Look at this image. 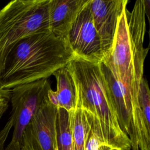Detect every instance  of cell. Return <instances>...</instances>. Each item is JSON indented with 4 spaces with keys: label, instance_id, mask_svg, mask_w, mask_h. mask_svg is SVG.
<instances>
[{
    "label": "cell",
    "instance_id": "1",
    "mask_svg": "<svg viewBox=\"0 0 150 150\" xmlns=\"http://www.w3.org/2000/svg\"><path fill=\"white\" fill-rule=\"evenodd\" d=\"M67 67L76 86V107L84 111L91 127L105 144L120 150H131L130 140L119 125L101 62L74 55Z\"/></svg>",
    "mask_w": 150,
    "mask_h": 150
},
{
    "label": "cell",
    "instance_id": "2",
    "mask_svg": "<svg viewBox=\"0 0 150 150\" xmlns=\"http://www.w3.org/2000/svg\"><path fill=\"white\" fill-rule=\"evenodd\" d=\"M74 56L69 45L50 30L25 37L8 52L0 70L5 90L44 79L67 65Z\"/></svg>",
    "mask_w": 150,
    "mask_h": 150
},
{
    "label": "cell",
    "instance_id": "3",
    "mask_svg": "<svg viewBox=\"0 0 150 150\" xmlns=\"http://www.w3.org/2000/svg\"><path fill=\"white\" fill-rule=\"evenodd\" d=\"M145 18V0L137 1L131 12L125 6L118 17L111 47L102 60L117 79L138 90L149 50L144 47Z\"/></svg>",
    "mask_w": 150,
    "mask_h": 150
},
{
    "label": "cell",
    "instance_id": "4",
    "mask_svg": "<svg viewBox=\"0 0 150 150\" xmlns=\"http://www.w3.org/2000/svg\"><path fill=\"white\" fill-rule=\"evenodd\" d=\"M49 0H14L0 10V70L12 46L19 40L50 30Z\"/></svg>",
    "mask_w": 150,
    "mask_h": 150
},
{
    "label": "cell",
    "instance_id": "5",
    "mask_svg": "<svg viewBox=\"0 0 150 150\" xmlns=\"http://www.w3.org/2000/svg\"><path fill=\"white\" fill-rule=\"evenodd\" d=\"M121 129L129 138L131 150H150V124L142 113L138 100L139 90L117 79L101 62Z\"/></svg>",
    "mask_w": 150,
    "mask_h": 150
},
{
    "label": "cell",
    "instance_id": "6",
    "mask_svg": "<svg viewBox=\"0 0 150 150\" xmlns=\"http://www.w3.org/2000/svg\"><path fill=\"white\" fill-rule=\"evenodd\" d=\"M50 81L44 79L16 86L11 90L10 118L13 131L11 141L21 144L23 133L34 115L47 98Z\"/></svg>",
    "mask_w": 150,
    "mask_h": 150
},
{
    "label": "cell",
    "instance_id": "7",
    "mask_svg": "<svg viewBox=\"0 0 150 150\" xmlns=\"http://www.w3.org/2000/svg\"><path fill=\"white\" fill-rule=\"evenodd\" d=\"M57 108L47 98L33 117L22 135L23 150H57Z\"/></svg>",
    "mask_w": 150,
    "mask_h": 150
},
{
    "label": "cell",
    "instance_id": "8",
    "mask_svg": "<svg viewBox=\"0 0 150 150\" xmlns=\"http://www.w3.org/2000/svg\"><path fill=\"white\" fill-rule=\"evenodd\" d=\"M88 1L70 29L68 43L74 56L88 60L102 62L104 56L101 42Z\"/></svg>",
    "mask_w": 150,
    "mask_h": 150
},
{
    "label": "cell",
    "instance_id": "9",
    "mask_svg": "<svg viewBox=\"0 0 150 150\" xmlns=\"http://www.w3.org/2000/svg\"><path fill=\"white\" fill-rule=\"evenodd\" d=\"M127 3V0L88 1L96 29L100 37L104 57L112 45L118 17Z\"/></svg>",
    "mask_w": 150,
    "mask_h": 150
},
{
    "label": "cell",
    "instance_id": "10",
    "mask_svg": "<svg viewBox=\"0 0 150 150\" xmlns=\"http://www.w3.org/2000/svg\"><path fill=\"white\" fill-rule=\"evenodd\" d=\"M88 0H49L48 5L50 31L68 43L70 29Z\"/></svg>",
    "mask_w": 150,
    "mask_h": 150
},
{
    "label": "cell",
    "instance_id": "11",
    "mask_svg": "<svg viewBox=\"0 0 150 150\" xmlns=\"http://www.w3.org/2000/svg\"><path fill=\"white\" fill-rule=\"evenodd\" d=\"M53 75L57 82L56 91L50 89L47 93L49 101L57 108H63L67 112L76 108V91L72 76L67 66L62 67Z\"/></svg>",
    "mask_w": 150,
    "mask_h": 150
},
{
    "label": "cell",
    "instance_id": "12",
    "mask_svg": "<svg viewBox=\"0 0 150 150\" xmlns=\"http://www.w3.org/2000/svg\"><path fill=\"white\" fill-rule=\"evenodd\" d=\"M71 130L73 150H85L91 129V121L83 110L76 107L68 112Z\"/></svg>",
    "mask_w": 150,
    "mask_h": 150
},
{
    "label": "cell",
    "instance_id": "13",
    "mask_svg": "<svg viewBox=\"0 0 150 150\" xmlns=\"http://www.w3.org/2000/svg\"><path fill=\"white\" fill-rule=\"evenodd\" d=\"M56 132L57 150H73L72 134L69 124V113L63 108H57Z\"/></svg>",
    "mask_w": 150,
    "mask_h": 150
},
{
    "label": "cell",
    "instance_id": "14",
    "mask_svg": "<svg viewBox=\"0 0 150 150\" xmlns=\"http://www.w3.org/2000/svg\"><path fill=\"white\" fill-rule=\"evenodd\" d=\"M138 100L144 118L150 124V91L147 80L144 77L141 79L139 84Z\"/></svg>",
    "mask_w": 150,
    "mask_h": 150
},
{
    "label": "cell",
    "instance_id": "15",
    "mask_svg": "<svg viewBox=\"0 0 150 150\" xmlns=\"http://www.w3.org/2000/svg\"><path fill=\"white\" fill-rule=\"evenodd\" d=\"M113 147L104 143L98 134L91 127L85 150H111Z\"/></svg>",
    "mask_w": 150,
    "mask_h": 150
},
{
    "label": "cell",
    "instance_id": "16",
    "mask_svg": "<svg viewBox=\"0 0 150 150\" xmlns=\"http://www.w3.org/2000/svg\"><path fill=\"white\" fill-rule=\"evenodd\" d=\"M12 127L13 122L9 117L3 128L0 130V150H4L5 143Z\"/></svg>",
    "mask_w": 150,
    "mask_h": 150
},
{
    "label": "cell",
    "instance_id": "17",
    "mask_svg": "<svg viewBox=\"0 0 150 150\" xmlns=\"http://www.w3.org/2000/svg\"><path fill=\"white\" fill-rule=\"evenodd\" d=\"M11 90L2 89L0 88V108L6 105H9L10 101Z\"/></svg>",
    "mask_w": 150,
    "mask_h": 150
},
{
    "label": "cell",
    "instance_id": "18",
    "mask_svg": "<svg viewBox=\"0 0 150 150\" xmlns=\"http://www.w3.org/2000/svg\"><path fill=\"white\" fill-rule=\"evenodd\" d=\"M4 150H23V149L21 144L11 141Z\"/></svg>",
    "mask_w": 150,
    "mask_h": 150
},
{
    "label": "cell",
    "instance_id": "19",
    "mask_svg": "<svg viewBox=\"0 0 150 150\" xmlns=\"http://www.w3.org/2000/svg\"><path fill=\"white\" fill-rule=\"evenodd\" d=\"M145 12H146V16L149 19V6H150V1H145Z\"/></svg>",
    "mask_w": 150,
    "mask_h": 150
},
{
    "label": "cell",
    "instance_id": "20",
    "mask_svg": "<svg viewBox=\"0 0 150 150\" xmlns=\"http://www.w3.org/2000/svg\"><path fill=\"white\" fill-rule=\"evenodd\" d=\"M8 105H4V107H2V108H0V119L1 118V117H2V115H4V112L6 111V110H7L8 107Z\"/></svg>",
    "mask_w": 150,
    "mask_h": 150
},
{
    "label": "cell",
    "instance_id": "21",
    "mask_svg": "<svg viewBox=\"0 0 150 150\" xmlns=\"http://www.w3.org/2000/svg\"><path fill=\"white\" fill-rule=\"evenodd\" d=\"M111 150H120V149H118V148H113L112 149H111Z\"/></svg>",
    "mask_w": 150,
    "mask_h": 150
}]
</instances>
